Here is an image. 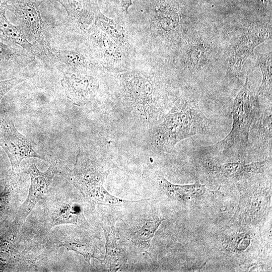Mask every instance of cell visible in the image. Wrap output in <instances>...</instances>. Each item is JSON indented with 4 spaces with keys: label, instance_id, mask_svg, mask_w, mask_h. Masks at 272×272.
Listing matches in <instances>:
<instances>
[{
    "label": "cell",
    "instance_id": "obj_1",
    "mask_svg": "<svg viewBox=\"0 0 272 272\" xmlns=\"http://www.w3.org/2000/svg\"><path fill=\"white\" fill-rule=\"evenodd\" d=\"M156 57L137 53L130 68L110 74L116 93L139 122L152 126L173 106L179 97L160 71Z\"/></svg>",
    "mask_w": 272,
    "mask_h": 272
},
{
    "label": "cell",
    "instance_id": "obj_2",
    "mask_svg": "<svg viewBox=\"0 0 272 272\" xmlns=\"http://www.w3.org/2000/svg\"><path fill=\"white\" fill-rule=\"evenodd\" d=\"M214 125L198 104L179 97L173 106L149 129V148L159 152L172 151L177 144L196 135L214 134Z\"/></svg>",
    "mask_w": 272,
    "mask_h": 272
},
{
    "label": "cell",
    "instance_id": "obj_3",
    "mask_svg": "<svg viewBox=\"0 0 272 272\" xmlns=\"http://www.w3.org/2000/svg\"><path fill=\"white\" fill-rule=\"evenodd\" d=\"M249 81L248 74L244 85L231 105L232 125L230 132L222 140L202 148L203 152L222 154L245 151L250 145V131L255 118L257 107Z\"/></svg>",
    "mask_w": 272,
    "mask_h": 272
},
{
    "label": "cell",
    "instance_id": "obj_4",
    "mask_svg": "<svg viewBox=\"0 0 272 272\" xmlns=\"http://www.w3.org/2000/svg\"><path fill=\"white\" fill-rule=\"evenodd\" d=\"M72 184L81 194L84 201L91 205H115L132 202L115 196L104 187V173L89 159L84 157L78 150L73 169L68 174Z\"/></svg>",
    "mask_w": 272,
    "mask_h": 272
},
{
    "label": "cell",
    "instance_id": "obj_5",
    "mask_svg": "<svg viewBox=\"0 0 272 272\" xmlns=\"http://www.w3.org/2000/svg\"><path fill=\"white\" fill-rule=\"evenodd\" d=\"M36 0H8L2 5L15 16L18 27L38 52L40 59L50 63L51 47L40 5Z\"/></svg>",
    "mask_w": 272,
    "mask_h": 272
},
{
    "label": "cell",
    "instance_id": "obj_6",
    "mask_svg": "<svg viewBox=\"0 0 272 272\" xmlns=\"http://www.w3.org/2000/svg\"><path fill=\"white\" fill-rule=\"evenodd\" d=\"M46 225L49 228L63 225L87 227L83 202L66 188L48 190L44 199Z\"/></svg>",
    "mask_w": 272,
    "mask_h": 272
},
{
    "label": "cell",
    "instance_id": "obj_7",
    "mask_svg": "<svg viewBox=\"0 0 272 272\" xmlns=\"http://www.w3.org/2000/svg\"><path fill=\"white\" fill-rule=\"evenodd\" d=\"M86 42L105 74H118L129 70L131 57L94 23L84 33Z\"/></svg>",
    "mask_w": 272,
    "mask_h": 272
},
{
    "label": "cell",
    "instance_id": "obj_8",
    "mask_svg": "<svg viewBox=\"0 0 272 272\" xmlns=\"http://www.w3.org/2000/svg\"><path fill=\"white\" fill-rule=\"evenodd\" d=\"M0 147L7 154L11 165L12 173L20 172L21 161L36 158L47 161L33 149L30 140L19 132L13 121L7 115H0Z\"/></svg>",
    "mask_w": 272,
    "mask_h": 272
},
{
    "label": "cell",
    "instance_id": "obj_9",
    "mask_svg": "<svg viewBox=\"0 0 272 272\" xmlns=\"http://www.w3.org/2000/svg\"><path fill=\"white\" fill-rule=\"evenodd\" d=\"M26 172L31 179L29 192L26 199L18 208L14 218V220L21 226L37 203L44 199L53 177L60 173V170L55 163H51L44 172L39 170L35 163H30L27 165Z\"/></svg>",
    "mask_w": 272,
    "mask_h": 272
},
{
    "label": "cell",
    "instance_id": "obj_10",
    "mask_svg": "<svg viewBox=\"0 0 272 272\" xmlns=\"http://www.w3.org/2000/svg\"><path fill=\"white\" fill-rule=\"evenodd\" d=\"M50 63L63 70V73H77L96 75L105 74L87 45L86 48L62 50L52 48Z\"/></svg>",
    "mask_w": 272,
    "mask_h": 272
},
{
    "label": "cell",
    "instance_id": "obj_11",
    "mask_svg": "<svg viewBox=\"0 0 272 272\" xmlns=\"http://www.w3.org/2000/svg\"><path fill=\"white\" fill-rule=\"evenodd\" d=\"M268 36L267 26L261 22H252L245 28L234 48L229 62L230 70L234 76L239 75L244 62L253 53L254 48Z\"/></svg>",
    "mask_w": 272,
    "mask_h": 272
},
{
    "label": "cell",
    "instance_id": "obj_12",
    "mask_svg": "<svg viewBox=\"0 0 272 272\" xmlns=\"http://www.w3.org/2000/svg\"><path fill=\"white\" fill-rule=\"evenodd\" d=\"M60 82L67 98L79 106L92 101L96 97L100 87L96 75L87 74L63 73Z\"/></svg>",
    "mask_w": 272,
    "mask_h": 272
},
{
    "label": "cell",
    "instance_id": "obj_13",
    "mask_svg": "<svg viewBox=\"0 0 272 272\" xmlns=\"http://www.w3.org/2000/svg\"><path fill=\"white\" fill-rule=\"evenodd\" d=\"M270 164L271 158L250 163L240 162L219 163L209 159L204 163V167L209 174L216 178L239 179L261 173Z\"/></svg>",
    "mask_w": 272,
    "mask_h": 272
},
{
    "label": "cell",
    "instance_id": "obj_14",
    "mask_svg": "<svg viewBox=\"0 0 272 272\" xmlns=\"http://www.w3.org/2000/svg\"><path fill=\"white\" fill-rule=\"evenodd\" d=\"M35 57L22 47L0 39V75L15 74L35 63Z\"/></svg>",
    "mask_w": 272,
    "mask_h": 272
},
{
    "label": "cell",
    "instance_id": "obj_15",
    "mask_svg": "<svg viewBox=\"0 0 272 272\" xmlns=\"http://www.w3.org/2000/svg\"><path fill=\"white\" fill-rule=\"evenodd\" d=\"M115 221L104 222L102 228L106 239L105 254L100 261V269L105 271H117L127 262L126 255L118 245L116 237Z\"/></svg>",
    "mask_w": 272,
    "mask_h": 272
},
{
    "label": "cell",
    "instance_id": "obj_16",
    "mask_svg": "<svg viewBox=\"0 0 272 272\" xmlns=\"http://www.w3.org/2000/svg\"><path fill=\"white\" fill-rule=\"evenodd\" d=\"M164 220V218L155 215L140 218L127 228L128 240L142 252L151 255L152 249L151 242Z\"/></svg>",
    "mask_w": 272,
    "mask_h": 272
},
{
    "label": "cell",
    "instance_id": "obj_17",
    "mask_svg": "<svg viewBox=\"0 0 272 272\" xmlns=\"http://www.w3.org/2000/svg\"><path fill=\"white\" fill-rule=\"evenodd\" d=\"M74 230L60 231L58 248L62 246L82 256L91 266V258L99 260L97 256L98 248L95 240L90 236L78 231V227Z\"/></svg>",
    "mask_w": 272,
    "mask_h": 272
},
{
    "label": "cell",
    "instance_id": "obj_18",
    "mask_svg": "<svg viewBox=\"0 0 272 272\" xmlns=\"http://www.w3.org/2000/svg\"><path fill=\"white\" fill-rule=\"evenodd\" d=\"M65 9L68 16L84 34L94 23L100 10L97 0H55Z\"/></svg>",
    "mask_w": 272,
    "mask_h": 272
},
{
    "label": "cell",
    "instance_id": "obj_19",
    "mask_svg": "<svg viewBox=\"0 0 272 272\" xmlns=\"http://www.w3.org/2000/svg\"><path fill=\"white\" fill-rule=\"evenodd\" d=\"M157 180L169 198L180 202L200 199L215 192L207 189L205 184H201L199 181L188 185L175 184L161 175L157 176Z\"/></svg>",
    "mask_w": 272,
    "mask_h": 272
},
{
    "label": "cell",
    "instance_id": "obj_20",
    "mask_svg": "<svg viewBox=\"0 0 272 272\" xmlns=\"http://www.w3.org/2000/svg\"><path fill=\"white\" fill-rule=\"evenodd\" d=\"M94 24L112 38L132 57L137 53L126 29L113 19L107 17L99 10L95 15Z\"/></svg>",
    "mask_w": 272,
    "mask_h": 272
},
{
    "label": "cell",
    "instance_id": "obj_21",
    "mask_svg": "<svg viewBox=\"0 0 272 272\" xmlns=\"http://www.w3.org/2000/svg\"><path fill=\"white\" fill-rule=\"evenodd\" d=\"M0 39L10 44L19 45L40 59L34 47L27 40L18 26L8 19L6 9L0 6Z\"/></svg>",
    "mask_w": 272,
    "mask_h": 272
},
{
    "label": "cell",
    "instance_id": "obj_22",
    "mask_svg": "<svg viewBox=\"0 0 272 272\" xmlns=\"http://www.w3.org/2000/svg\"><path fill=\"white\" fill-rule=\"evenodd\" d=\"M251 128L253 142L260 149L271 150V107L264 109L254 119Z\"/></svg>",
    "mask_w": 272,
    "mask_h": 272
},
{
    "label": "cell",
    "instance_id": "obj_23",
    "mask_svg": "<svg viewBox=\"0 0 272 272\" xmlns=\"http://www.w3.org/2000/svg\"><path fill=\"white\" fill-rule=\"evenodd\" d=\"M257 62L262 76L261 84L258 90L257 96L271 98V53L257 54Z\"/></svg>",
    "mask_w": 272,
    "mask_h": 272
},
{
    "label": "cell",
    "instance_id": "obj_24",
    "mask_svg": "<svg viewBox=\"0 0 272 272\" xmlns=\"http://www.w3.org/2000/svg\"><path fill=\"white\" fill-rule=\"evenodd\" d=\"M25 80V79L22 78L14 77L0 81V102L8 92Z\"/></svg>",
    "mask_w": 272,
    "mask_h": 272
},
{
    "label": "cell",
    "instance_id": "obj_25",
    "mask_svg": "<svg viewBox=\"0 0 272 272\" xmlns=\"http://www.w3.org/2000/svg\"><path fill=\"white\" fill-rule=\"evenodd\" d=\"M138 0H119L120 9L125 17L128 12L129 8L133 5V2Z\"/></svg>",
    "mask_w": 272,
    "mask_h": 272
},
{
    "label": "cell",
    "instance_id": "obj_26",
    "mask_svg": "<svg viewBox=\"0 0 272 272\" xmlns=\"http://www.w3.org/2000/svg\"><path fill=\"white\" fill-rule=\"evenodd\" d=\"M7 1L8 0H0V6H2V5Z\"/></svg>",
    "mask_w": 272,
    "mask_h": 272
},
{
    "label": "cell",
    "instance_id": "obj_27",
    "mask_svg": "<svg viewBox=\"0 0 272 272\" xmlns=\"http://www.w3.org/2000/svg\"><path fill=\"white\" fill-rule=\"evenodd\" d=\"M37 1H38V2H40V3H43L44 2H45V1H49V0H36Z\"/></svg>",
    "mask_w": 272,
    "mask_h": 272
}]
</instances>
